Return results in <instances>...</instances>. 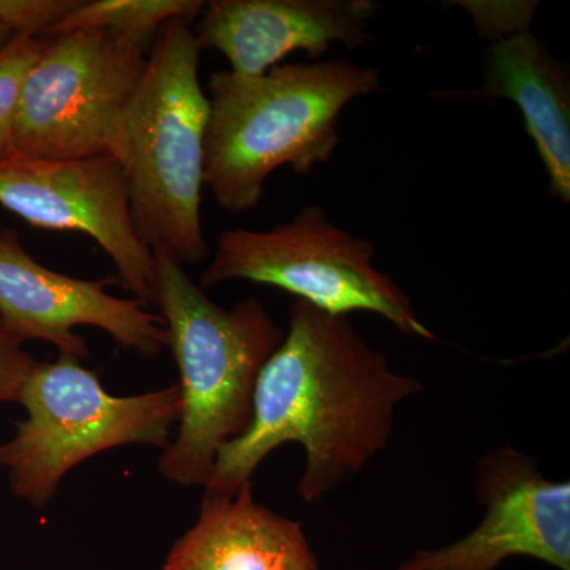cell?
Returning a JSON list of instances; mask_svg holds the SVG:
<instances>
[{
    "label": "cell",
    "instance_id": "3957f363",
    "mask_svg": "<svg viewBox=\"0 0 570 570\" xmlns=\"http://www.w3.org/2000/svg\"><path fill=\"white\" fill-rule=\"evenodd\" d=\"M153 255V303L179 370L178 428L157 469L178 485L205 489L217 452L249 425L258 374L285 333L257 298L216 305L178 258Z\"/></svg>",
    "mask_w": 570,
    "mask_h": 570
},
{
    "label": "cell",
    "instance_id": "5bb4252c",
    "mask_svg": "<svg viewBox=\"0 0 570 570\" xmlns=\"http://www.w3.org/2000/svg\"><path fill=\"white\" fill-rule=\"evenodd\" d=\"M204 9L202 0H81L45 39L100 29L146 52L165 24L175 20L190 22Z\"/></svg>",
    "mask_w": 570,
    "mask_h": 570
},
{
    "label": "cell",
    "instance_id": "8fae6325",
    "mask_svg": "<svg viewBox=\"0 0 570 570\" xmlns=\"http://www.w3.org/2000/svg\"><path fill=\"white\" fill-rule=\"evenodd\" d=\"M202 11L198 45L239 77H262L295 51L318 59L333 43L355 50L374 40L371 0H214Z\"/></svg>",
    "mask_w": 570,
    "mask_h": 570
},
{
    "label": "cell",
    "instance_id": "ac0fdd59",
    "mask_svg": "<svg viewBox=\"0 0 570 570\" xmlns=\"http://www.w3.org/2000/svg\"><path fill=\"white\" fill-rule=\"evenodd\" d=\"M11 37V33L7 31L6 26L0 22V47H2L3 43H6L7 40H9Z\"/></svg>",
    "mask_w": 570,
    "mask_h": 570
},
{
    "label": "cell",
    "instance_id": "4fadbf2b",
    "mask_svg": "<svg viewBox=\"0 0 570 570\" xmlns=\"http://www.w3.org/2000/svg\"><path fill=\"white\" fill-rule=\"evenodd\" d=\"M474 99H509L520 108L527 134L547 175L551 197L570 202V81L566 63L523 31L487 51L485 81Z\"/></svg>",
    "mask_w": 570,
    "mask_h": 570
},
{
    "label": "cell",
    "instance_id": "7a4b0ae2",
    "mask_svg": "<svg viewBox=\"0 0 570 570\" xmlns=\"http://www.w3.org/2000/svg\"><path fill=\"white\" fill-rule=\"evenodd\" d=\"M208 91L205 186L220 209L242 214L261 204L281 167L305 175L328 163L344 107L382 86L374 67L332 59L279 63L262 77L214 71Z\"/></svg>",
    "mask_w": 570,
    "mask_h": 570
},
{
    "label": "cell",
    "instance_id": "8992f818",
    "mask_svg": "<svg viewBox=\"0 0 570 570\" xmlns=\"http://www.w3.org/2000/svg\"><path fill=\"white\" fill-rule=\"evenodd\" d=\"M374 254L373 243L337 227L324 206L309 205L269 230H225L198 285L249 281L333 316L377 314L409 336L436 340L403 288L374 266Z\"/></svg>",
    "mask_w": 570,
    "mask_h": 570
},
{
    "label": "cell",
    "instance_id": "e0dca14e",
    "mask_svg": "<svg viewBox=\"0 0 570 570\" xmlns=\"http://www.w3.org/2000/svg\"><path fill=\"white\" fill-rule=\"evenodd\" d=\"M22 346L21 340L0 330V403H17L22 384L37 363Z\"/></svg>",
    "mask_w": 570,
    "mask_h": 570
},
{
    "label": "cell",
    "instance_id": "30bf717a",
    "mask_svg": "<svg viewBox=\"0 0 570 570\" xmlns=\"http://www.w3.org/2000/svg\"><path fill=\"white\" fill-rule=\"evenodd\" d=\"M474 483L482 523L448 547L415 551L397 570H494L513 557L570 570L569 482H551L519 450L502 448L479 461Z\"/></svg>",
    "mask_w": 570,
    "mask_h": 570
},
{
    "label": "cell",
    "instance_id": "6da1fadb",
    "mask_svg": "<svg viewBox=\"0 0 570 570\" xmlns=\"http://www.w3.org/2000/svg\"><path fill=\"white\" fill-rule=\"evenodd\" d=\"M422 390L348 317L295 299L284 341L258 374L249 425L217 452L205 494L234 497L269 453L296 442L306 453L296 491L316 502L387 448L396 407Z\"/></svg>",
    "mask_w": 570,
    "mask_h": 570
},
{
    "label": "cell",
    "instance_id": "ba28073f",
    "mask_svg": "<svg viewBox=\"0 0 570 570\" xmlns=\"http://www.w3.org/2000/svg\"><path fill=\"white\" fill-rule=\"evenodd\" d=\"M0 206L43 230L78 232L110 257L122 287L154 298V255L135 228L122 165L112 156L0 159Z\"/></svg>",
    "mask_w": 570,
    "mask_h": 570
},
{
    "label": "cell",
    "instance_id": "52a82bcc",
    "mask_svg": "<svg viewBox=\"0 0 570 570\" xmlns=\"http://www.w3.org/2000/svg\"><path fill=\"white\" fill-rule=\"evenodd\" d=\"M146 58L140 48L100 29L48 40L22 88L13 154L118 159Z\"/></svg>",
    "mask_w": 570,
    "mask_h": 570
},
{
    "label": "cell",
    "instance_id": "2e32d148",
    "mask_svg": "<svg viewBox=\"0 0 570 570\" xmlns=\"http://www.w3.org/2000/svg\"><path fill=\"white\" fill-rule=\"evenodd\" d=\"M81 0H0V22L11 36L43 37Z\"/></svg>",
    "mask_w": 570,
    "mask_h": 570
},
{
    "label": "cell",
    "instance_id": "d6986e66",
    "mask_svg": "<svg viewBox=\"0 0 570 570\" xmlns=\"http://www.w3.org/2000/svg\"><path fill=\"white\" fill-rule=\"evenodd\" d=\"M2 328H3V325H2V324H0V330H2Z\"/></svg>",
    "mask_w": 570,
    "mask_h": 570
},
{
    "label": "cell",
    "instance_id": "5b68a950",
    "mask_svg": "<svg viewBox=\"0 0 570 570\" xmlns=\"http://www.w3.org/2000/svg\"><path fill=\"white\" fill-rule=\"evenodd\" d=\"M17 403L26 417L0 444V468L13 497L41 510L71 469L91 456L124 445L167 448L178 423L179 387L111 395L96 371L59 355L33 365Z\"/></svg>",
    "mask_w": 570,
    "mask_h": 570
},
{
    "label": "cell",
    "instance_id": "9a60e30c",
    "mask_svg": "<svg viewBox=\"0 0 570 570\" xmlns=\"http://www.w3.org/2000/svg\"><path fill=\"white\" fill-rule=\"evenodd\" d=\"M43 37L11 36L0 47V159L13 154V130L26 78L47 48Z\"/></svg>",
    "mask_w": 570,
    "mask_h": 570
},
{
    "label": "cell",
    "instance_id": "7c38bea8",
    "mask_svg": "<svg viewBox=\"0 0 570 570\" xmlns=\"http://www.w3.org/2000/svg\"><path fill=\"white\" fill-rule=\"evenodd\" d=\"M163 570H321L299 521L255 501L253 482L234 497L205 494L200 513L168 551Z\"/></svg>",
    "mask_w": 570,
    "mask_h": 570
},
{
    "label": "cell",
    "instance_id": "9c48e42d",
    "mask_svg": "<svg viewBox=\"0 0 570 570\" xmlns=\"http://www.w3.org/2000/svg\"><path fill=\"white\" fill-rule=\"evenodd\" d=\"M108 281H86L39 264L13 228L0 230V324L22 343L45 341L59 355L88 358L78 326H94L126 351L157 356L167 347L163 317L135 298L107 291Z\"/></svg>",
    "mask_w": 570,
    "mask_h": 570
},
{
    "label": "cell",
    "instance_id": "277c9868",
    "mask_svg": "<svg viewBox=\"0 0 570 570\" xmlns=\"http://www.w3.org/2000/svg\"><path fill=\"white\" fill-rule=\"evenodd\" d=\"M200 52L190 22L160 29L127 111L118 157L141 242L184 266L208 255L202 190L209 99L198 77Z\"/></svg>",
    "mask_w": 570,
    "mask_h": 570
}]
</instances>
